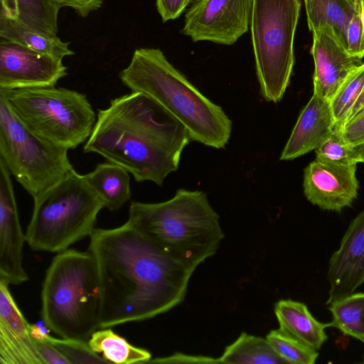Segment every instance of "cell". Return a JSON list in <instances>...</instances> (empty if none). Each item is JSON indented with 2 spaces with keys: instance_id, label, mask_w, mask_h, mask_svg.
<instances>
[{
  "instance_id": "obj_1",
  "label": "cell",
  "mask_w": 364,
  "mask_h": 364,
  "mask_svg": "<svg viewBox=\"0 0 364 364\" xmlns=\"http://www.w3.org/2000/svg\"><path fill=\"white\" fill-rule=\"evenodd\" d=\"M88 250L99 275L100 328L147 320L172 309L184 300L195 271L127 222L95 228Z\"/></svg>"
},
{
  "instance_id": "obj_26",
  "label": "cell",
  "mask_w": 364,
  "mask_h": 364,
  "mask_svg": "<svg viewBox=\"0 0 364 364\" xmlns=\"http://www.w3.org/2000/svg\"><path fill=\"white\" fill-rule=\"evenodd\" d=\"M363 86L364 63L347 77L330 101L334 121L333 128L342 130Z\"/></svg>"
},
{
  "instance_id": "obj_6",
  "label": "cell",
  "mask_w": 364,
  "mask_h": 364,
  "mask_svg": "<svg viewBox=\"0 0 364 364\" xmlns=\"http://www.w3.org/2000/svg\"><path fill=\"white\" fill-rule=\"evenodd\" d=\"M33 202L26 242L34 251L57 253L90 236L105 208L85 175L74 168Z\"/></svg>"
},
{
  "instance_id": "obj_35",
  "label": "cell",
  "mask_w": 364,
  "mask_h": 364,
  "mask_svg": "<svg viewBox=\"0 0 364 364\" xmlns=\"http://www.w3.org/2000/svg\"><path fill=\"white\" fill-rule=\"evenodd\" d=\"M63 7H70L81 17H87L91 12L98 10L104 0H58Z\"/></svg>"
},
{
  "instance_id": "obj_5",
  "label": "cell",
  "mask_w": 364,
  "mask_h": 364,
  "mask_svg": "<svg viewBox=\"0 0 364 364\" xmlns=\"http://www.w3.org/2000/svg\"><path fill=\"white\" fill-rule=\"evenodd\" d=\"M101 291L90 251L66 250L53 257L41 290V318L63 338L88 341L100 328Z\"/></svg>"
},
{
  "instance_id": "obj_38",
  "label": "cell",
  "mask_w": 364,
  "mask_h": 364,
  "mask_svg": "<svg viewBox=\"0 0 364 364\" xmlns=\"http://www.w3.org/2000/svg\"><path fill=\"white\" fill-rule=\"evenodd\" d=\"M354 8L364 26V0H353Z\"/></svg>"
},
{
  "instance_id": "obj_37",
  "label": "cell",
  "mask_w": 364,
  "mask_h": 364,
  "mask_svg": "<svg viewBox=\"0 0 364 364\" xmlns=\"http://www.w3.org/2000/svg\"><path fill=\"white\" fill-rule=\"evenodd\" d=\"M363 109H364V86L363 87L362 92H361L360 95H359L355 105L353 106V108L351 111L349 119L351 118L352 117H353L355 114H356L358 112H359Z\"/></svg>"
},
{
  "instance_id": "obj_23",
  "label": "cell",
  "mask_w": 364,
  "mask_h": 364,
  "mask_svg": "<svg viewBox=\"0 0 364 364\" xmlns=\"http://www.w3.org/2000/svg\"><path fill=\"white\" fill-rule=\"evenodd\" d=\"M218 359L220 363H286L275 352L266 337L256 336L245 332H242L232 343L225 348Z\"/></svg>"
},
{
  "instance_id": "obj_11",
  "label": "cell",
  "mask_w": 364,
  "mask_h": 364,
  "mask_svg": "<svg viewBox=\"0 0 364 364\" xmlns=\"http://www.w3.org/2000/svg\"><path fill=\"white\" fill-rule=\"evenodd\" d=\"M67 70L62 58L0 40V90L54 87Z\"/></svg>"
},
{
  "instance_id": "obj_29",
  "label": "cell",
  "mask_w": 364,
  "mask_h": 364,
  "mask_svg": "<svg viewBox=\"0 0 364 364\" xmlns=\"http://www.w3.org/2000/svg\"><path fill=\"white\" fill-rule=\"evenodd\" d=\"M47 338L70 361V364L109 363L95 352L86 341L56 338L50 336Z\"/></svg>"
},
{
  "instance_id": "obj_24",
  "label": "cell",
  "mask_w": 364,
  "mask_h": 364,
  "mask_svg": "<svg viewBox=\"0 0 364 364\" xmlns=\"http://www.w3.org/2000/svg\"><path fill=\"white\" fill-rule=\"evenodd\" d=\"M101 329L95 331L87 342L95 352L102 353L109 363H144L151 359L149 351L132 346L110 328Z\"/></svg>"
},
{
  "instance_id": "obj_4",
  "label": "cell",
  "mask_w": 364,
  "mask_h": 364,
  "mask_svg": "<svg viewBox=\"0 0 364 364\" xmlns=\"http://www.w3.org/2000/svg\"><path fill=\"white\" fill-rule=\"evenodd\" d=\"M201 191L180 188L164 202L132 201L127 223L162 251L196 270L218 251L224 232Z\"/></svg>"
},
{
  "instance_id": "obj_10",
  "label": "cell",
  "mask_w": 364,
  "mask_h": 364,
  "mask_svg": "<svg viewBox=\"0 0 364 364\" xmlns=\"http://www.w3.org/2000/svg\"><path fill=\"white\" fill-rule=\"evenodd\" d=\"M252 0H196L181 32L193 42L230 46L249 29Z\"/></svg>"
},
{
  "instance_id": "obj_15",
  "label": "cell",
  "mask_w": 364,
  "mask_h": 364,
  "mask_svg": "<svg viewBox=\"0 0 364 364\" xmlns=\"http://www.w3.org/2000/svg\"><path fill=\"white\" fill-rule=\"evenodd\" d=\"M312 33L311 54L315 65L314 92L330 102L363 61L348 53L330 28L320 27Z\"/></svg>"
},
{
  "instance_id": "obj_21",
  "label": "cell",
  "mask_w": 364,
  "mask_h": 364,
  "mask_svg": "<svg viewBox=\"0 0 364 364\" xmlns=\"http://www.w3.org/2000/svg\"><path fill=\"white\" fill-rule=\"evenodd\" d=\"M0 38L58 58L75 54L69 42L58 36L48 35L0 14Z\"/></svg>"
},
{
  "instance_id": "obj_39",
  "label": "cell",
  "mask_w": 364,
  "mask_h": 364,
  "mask_svg": "<svg viewBox=\"0 0 364 364\" xmlns=\"http://www.w3.org/2000/svg\"><path fill=\"white\" fill-rule=\"evenodd\" d=\"M361 163L364 164V149H363V151L361 154Z\"/></svg>"
},
{
  "instance_id": "obj_20",
  "label": "cell",
  "mask_w": 364,
  "mask_h": 364,
  "mask_svg": "<svg viewBox=\"0 0 364 364\" xmlns=\"http://www.w3.org/2000/svg\"><path fill=\"white\" fill-rule=\"evenodd\" d=\"M85 178L110 211L120 209L131 198L129 173L118 164H99Z\"/></svg>"
},
{
  "instance_id": "obj_25",
  "label": "cell",
  "mask_w": 364,
  "mask_h": 364,
  "mask_svg": "<svg viewBox=\"0 0 364 364\" xmlns=\"http://www.w3.org/2000/svg\"><path fill=\"white\" fill-rule=\"evenodd\" d=\"M328 306L331 327L364 343V292H355Z\"/></svg>"
},
{
  "instance_id": "obj_31",
  "label": "cell",
  "mask_w": 364,
  "mask_h": 364,
  "mask_svg": "<svg viewBox=\"0 0 364 364\" xmlns=\"http://www.w3.org/2000/svg\"><path fill=\"white\" fill-rule=\"evenodd\" d=\"M342 135L350 145L364 147V109L346 122Z\"/></svg>"
},
{
  "instance_id": "obj_14",
  "label": "cell",
  "mask_w": 364,
  "mask_h": 364,
  "mask_svg": "<svg viewBox=\"0 0 364 364\" xmlns=\"http://www.w3.org/2000/svg\"><path fill=\"white\" fill-rule=\"evenodd\" d=\"M326 305L355 293L364 283V210L349 224L328 267Z\"/></svg>"
},
{
  "instance_id": "obj_32",
  "label": "cell",
  "mask_w": 364,
  "mask_h": 364,
  "mask_svg": "<svg viewBox=\"0 0 364 364\" xmlns=\"http://www.w3.org/2000/svg\"><path fill=\"white\" fill-rule=\"evenodd\" d=\"M33 343L45 364H70L48 338H33Z\"/></svg>"
},
{
  "instance_id": "obj_27",
  "label": "cell",
  "mask_w": 364,
  "mask_h": 364,
  "mask_svg": "<svg viewBox=\"0 0 364 364\" xmlns=\"http://www.w3.org/2000/svg\"><path fill=\"white\" fill-rule=\"evenodd\" d=\"M364 147L353 146L342 135V130L333 128L328 136L315 150L316 159L323 162L353 166L361 162Z\"/></svg>"
},
{
  "instance_id": "obj_22",
  "label": "cell",
  "mask_w": 364,
  "mask_h": 364,
  "mask_svg": "<svg viewBox=\"0 0 364 364\" xmlns=\"http://www.w3.org/2000/svg\"><path fill=\"white\" fill-rule=\"evenodd\" d=\"M310 31L326 26L346 49L348 26L354 15L353 0H304Z\"/></svg>"
},
{
  "instance_id": "obj_8",
  "label": "cell",
  "mask_w": 364,
  "mask_h": 364,
  "mask_svg": "<svg viewBox=\"0 0 364 364\" xmlns=\"http://www.w3.org/2000/svg\"><path fill=\"white\" fill-rule=\"evenodd\" d=\"M300 0H252L250 28L259 93L282 100L294 65V40Z\"/></svg>"
},
{
  "instance_id": "obj_9",
  "label": "cell",
  "mask_w": 364,
  "mask_h": 364,
  "mask_svg": "<svg viewBox=\"0 0 364 364\" xmlns=\"http://www.w3.org/2000/svg\"><path fill=\"white\" fill-rule=\"evenodd\" d=\"M68 151L28 129L0 95V160L33 199L73 169Z\"/></svg>"
},
{
  "instance_id": "obj_16",
  "label": "cell",
  "mask_w": 364,
  "mask_h": 364,
  "mask_svg": "<svg viewBox=\"0 0 364 364\" xmlns=\"http://www.w3.org/2000/svg\"><path fill=\"white\" fill-rule=\"evenodd\" d=\"M9 285L0 279V363L45 364Z\"/></svg>"
},
{
  "instance_id": "obj_12",
  "label": "cell",
  "mask_w": 364,
  "mask_h": 364,
  "mask_svg": "<svg viewBox=\"0 0 364 364\" xmlns=\"http://www.w3.org/2000/svg\"><path fill=\"white\" fill-rule=\"evenodd\" d=\"M356 165L339 166L315 159L304 171L306 199L326 210L341 211L351 206L358 196Z\"/></svg>"
},
{
  "instance_id": "obj_18",
  "label": "cell",
  "mask_w": 364,
  "mask_h": 364,
  "mask_svg": "<svg viewBox=\"0 0 364 364\" xmlns=\"http://www.w3.org/2000/svg\"><path fill=\"white\" fill-rule=\"evenodd\" d=\"M274 314L281 331L317 351L328 339L326 329L331 323L316 320L302 302L279 300L274 305Z\"/></svg>"
},
{
  "instance_id": "obj_28",
  "label": "cell",
  "mask_w": 364,
  "mask_h": 364,
  "mask_svg": "<svg viewBox=\"0 0 364 364\" xmlns=\"http://www.w3.org/2000/svg\"><path fill=\"white\" fill-rule=\"evenodd\" d=\"M275 352L290 364H314L318 351L279 329L270 331L266 336Z\"/></svg>"
},
{
  "instance_id": "obj_30",
  "label": "cell",
  "mask_w": 364,
  "mask_h": 364,
  "mask_svg": "<svg viewBox=\"0 0 364 364\" xmlns=\"http://www.w3.org/2000/svg\"><path fill=\"white\" fill-rule=\"evenodd\" d=\"M346 50L356 58H364V26L355 10L347 28Z\"/></svg>"
},
{
  "instance_id": "obj_34",
  "label": "cell",
  "mask_w": 364,
  "mask_h": 364,
  "mask_svg": "<svg viewBox=\"0 0 364 364\" xmlns=\"http://www.w3.org/2000/svg\"><path fill=\"white\" fill-rule=\"evenodd\" d=\"M148 363H220L219 359L201 356L190 355L183 353H175L168 357L151 359Z\"/></svg>"
},
{
  "instance_id": "obj_33",
  "label": "cell",
  "mask_w": 364,
  "mask_h": 364,
  "mask_svg": "<svg viewBox=\"0 0 364 364\" xmlns=\"http://www.w3.org/2000/svg\"><path fill=\"white\" fill-rule=\"evenodd\" d=\"M191 0H156V6L164 23L174 20L184 11Z\"/></svg>"
},
{
  "instance_id": "obj_7",
  "label": "cell",
  "mask_w": 364,
  "mask_h": 364,
  "mask_svg": "<svg viewBox=\"0 0 364 364\" xmlns=\"http://www.w3.org/2000/svg\"><path fill=\"white\" fill-rule=\"evenodd\" d=\"M19 120L36 136L73 149L90 137L97 117L87 95L64 87L0 90Z\"/></svg>"
},
{
  "instance_id": "obj_17",
  "label": "cell",
  "mask_w": 364,
  "mask_h": 364,
  "mask_svg": "<svg viewBox=\"0 0 364 364\" xmlns=\"http://www.w3.org/2000/svg\"><path fill=\"white\" fill-rule=\"evenodd\" d=\"M333 127L330 102L314 92L301 112L279 160H292L315 151Z\"/></svg>"
},
{
  "instance_id": "obj_36",
  "label": "cell",
  "mask_w": 364,
  "mask_h": 364,
  "mask_svg": "<svg viewBox=\"0 0 364 364\" xmlns=\"http://www.w3.org/2000/svg\"><path fill=\"white\" fill-rule=\"evenodd\" d=\"M30 331L33 338L46 339L49 336L48 333L50 330L42 319L41 321L30 324Z\"/></svg>"
},
{
  "instance_id": "obj_3",
  "label": "cell",
  "mask_w": 364,
  "mask_h": 364,
  "mask_svg": "<svg viewBox=\"0 0 364 364\" xmlns=\"http://www.w3.org/2000/svg\"><path fill=\"white\" fill-rule=\"evenodd\" d=\"M132 92H144L164 107L188 129L192 141L215 149L225 146L232 122L221 107L204 96L159 48L136 49L119 73Z\"/></svg>"
},
{
  "instance_id": "obj_2",
  "label": "cell",
  "mask_w": 364,
  "mask_h": 364,
  "mask_svg": "<svg viewBox=\"0 0 364 364\" xmlns=\"http://www.w3.org/2000/svg\"><path fill=\"white\" fill-rule=\"evenodd\" d=\"M191 141L186 127L160 103L144 92H131L98 109L83 151L119 165L138 182L161 186L178 169Z\"/></svg>"
},
{
  "instance_id": "obj_19",
  "label": "cell",
  "mask_w": 364,
  "mask_h": 364,
  "mask_svg": "<svg viewBox=\"0 0 364 364\" xmlns=\"http://www.w3.org/2000/svg\"><path fill=\"white\" fill-rule=\"evenodd\" d=\"M0 14L40 32L57 36L63 7L58 0H0Z\"/></svg>"
},
{
  "instance_id": "obj_13",
  "label": "cell",
  "mask_w": 364,
  "mask_h": 364,
  "mask_svg": "<svg viewBox=\"0 0 364 364\" xmlns=\"http://www.w3.org/2000/svg\"><path fill=\"white\" fill-rule=\"evenodd\" d=\"M11 173L0 160V279L9 284L26 282L28 276L23 265V233Z\"/></svg>"
}]
</instances>
